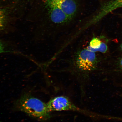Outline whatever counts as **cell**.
<instances>
[{
  "label": "cell",
  "mask_w": 122,
  "mask_h": 122,
  "mask_svg": "<svg viewBox=\"0 0 122 122\" xmlns=\"http://www.w3.org/2000/svg\"><path fill=\"white\" fill-rule=\"evenodd\" d=\"M5 15L4 12L0 10V30H2L4 26Z\"/></svg>",
  "instance_id": "cell-8"
},
{
  "label": "cell",
  "mask_w": 122,
  "mask_h": 122,
  "mask_svg": "<svg viewBox=\"0 0 122 122\" xmlns=\"http://www.w3.org/2000/svg\"><path fill=\"white\" fill-rule=\"evenodd\" d=\"M119 65L120 71L122 73V57L120 59L119 61Z\"/></svg>",
  "instance_id": "cell-10"
},
{
  "label": "cell",
  "mask_w": 122,
  "mask_h": 122,
  "mask_svg": "<svg viewBox=\"0 0 122 122\" xmlns=\"http://www.w3.org/2000/svg\"><path fill=\"white\" fill-rule=\"evenodd\" d=\"M102 42L99 38H94L90 42L89 46L91 48L97 49L100 47Z\"/></svg>",
  "instance_id": "cell-7"
},
{
  "label": "cell",
  "mask_w": 122,
  "mask_h": 122,
  "mask_svg": "<svg viewBox=\"0 0 122 122\" xmlns=\"http://www.w3.org/2000/svg\"><path fill=\"white\" fill-rule=\"evenodd\" d=\"M4 45L0 41V53L4 52Z\"/></svg>",
  "instance_id": "cell-9"
},
{
  "label": "cell",
  "mask_w": 122,
  "mask_h": 122,
  "mask_svg": "<svg viewBox=\"0 0 122 122\" xmlns=\"http://www.w3.org/2000/svg\"><path fill=\"white\" fill-rule=\"evenodd\" d=\"M18 108L30 116L41 120L50 118L47 103L28 94L23 95L17 102Z\"/></svg>",
  "instance_id": "cell-2"
},
{
  "label": "cell",
  "mask_w": 122,
  "mask_h": 122,
  "mask_svg": "<svg viewBox=\"0 0 122 122\" xmlns=\"http://www.w3.org/2000/svg\"><path fill=\"white\" fill-rule=\"evenodd\" d=\"M87 49L95 53L96 52H99L102 53H104L106 52L108 49L107 45L104 42H102L101 45L99 48L97 49L93 48L88 46L87 48Z\"/></svg>",
  "instance_id": "cell-6"
},
{
  "label": "cell",
  "mask_w": 122,
  "mask_h": 122,
  "mask_svg": "<svg viewBox=\"0 0 122 122\" xmlns=\"http://www.w3.org/2000/svg\"><path fill=\"white\" fill-rule=\"evenodd\" d=\"M85 0H45L51 22L59 24L73 20L83 13Z\"/></svg>",
  "instance_id": "cell-1"
},
{
  "label": "cell",
  "mask_w": 122,
  "mask_h": 122,
  "mask_svg": "<svg viewBox=\"0 0 122 122\" xmlns=\"http://www.w3.org/2000/svg\"><path fill=\"white\" fill-rule=\"evenodd\" d=\"M50 112L52 111H72L82 113L92 117L99 116L91 112L80 109L65 96H61L51 99L47 103Z\"/></svg>",
  "instance_id": "cell-3"
},
{
  "label": "cell",
  "mask_w": 122,
  "mask_h": 122,
  "mask_svg": "<svg viewBox=\"0 0 122 122\" xmlns=\"http://www.w3.org/2000/svg\"><path fill=\"white\" fill-rule=\"evenodd\" d=\"M121 7L122 0H109L102 5L91 22L93 23L97 22L111 12Z\"/></svg>",
  "instance_id": "cell-5"
},
{
  "label": "cell",
  "mask_w": 122,
  "mask_h": 122,
  "mask_svg": "<svg viewBox=\"0 0 122 122\" xmlns=\"http://www.w3.org/2000/svg\"><path fill=\"white\" fill-rule=\"evenodd\" d=\"M120 47H121V48L122 50V42L121 45V46Z\"/></svg>",
  "instance_id": "cell-11"
},
{
  "label": "cell",
  "mask_w": 122,
  "mask_h": 122,
  "mask_svg": "<svg viewBox=\"0 0 122 122\" xmlns=\"http://www.w3.org/2000/svg\"><path fill=\"white\" fill-rule=\"evenodd\" d=\"M97 62L95 53L87 48L78 52L75 60L77 69L84 72H89L95 70L97 68Z\"/></svg>",
  "instance_id": "cell-4"
}]
</instances>
